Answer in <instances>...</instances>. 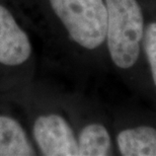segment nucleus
Returning <instances> with one entry per match:
<instances>
[{"label": "nucleus", "instance_id": "obj_1", "mask_svg": "<svg viewBox=\"0 0 156 156\" xmlns=\"http://www.w3.org/2000/svg\"><path fill=\"white\" fill-rule=\"evenodd\" d=\"M48 64L79 80L108 71L105 0H14Z\"/></svg>", "mask_w": 156, "mask_h": 156}, {"label": "nucleus", "instance_id": "obj_2", "mask_svg": "<svg viewBox=\"0 0 156 156\" xmlns=\"http://www.w3.org/2000/svg\"><path fill=\"white\" fill-rule=\"evenodd\" d=\"M107 56L110 70L128 88L150 101L144 55L147 11L143 0H105Z\"/></svg>", "mask_w": 156, "mask_h": 156}, {"label": "nucleus", "instance_id": "obj_3", "mask_svg": "<svg viewBox=\"0 0 156 156\" xmlns=\"http://www.w3.org/2000/svg\"><path fill=\"white\" fill-rule=\"evenodd\" d=\"M10 93L23 110L39 156H79L62 90L36 79Z\"/></svg>", "mask_w": 156, "mask_h": 156}, {"label": "nucleus", "instance_id": "obj_4", "mask_svg": "<svg viewBox=\"0 0 156 156\" xmlns=\"http://www.w3.org/2000/svg\"><path fill=\"white\" fill-rule=\"evenodd\" d=\"M33 33L14 5L0 1V93L26 88L37 79Z\"/></svg>", "mask_w": 156, "mask_h": 156}, {"label": "nucleus", "instance_id": "obj_5", "mask_svg": "<svg viewBox=\"0 0 156 156\" xmlns=\"http://www.w3.org/2000/svg\"><path fill=\"white\" fill-rule=\"evenodd\" d=\"M79 156L117 155L111 108L80 91H63Z\"/></svg>", "mask_w": 156, "mask_h": 156}, {"label": "nucleus", "instance_id": "obj_6", "mask_svg": "<svg viewBox=\"0 0 156 156\" xmlns=\"http://www.w3.org/2000/svg\"><path fill=\"white\" fill-rule=\"evenodd\" d=\"M117 155L156 156V111L111 108Z\"/></svg>", "mask_w": 156, "mask_h": 156}, {"label": "nucleus", "instance_id": "obj_7", "mask_svg": "<svg viewBox=\"0 0 156 156\" xmlns=\"http://www.w3.org/2000/svg\"><path fill=\"white\" fill-rule=\"evenodd\" d=\"M0 156H39L23 110L10 92L0 93Z\"/></svg>", "mask_w": 156, "mask_h": 156}, {"label": "nucleus", "instance_id": "obj_8", "mask_svg": "<svg viewBox=\"0 0 156 156\" xmlns=\"http://www.w3.org/2000/svg\"><path fill=\"white\" fill-rule=\"evenodd\" d=\"M143 1L147 11L144 38V55L151 92L149 102L156 111V11L145 0Z\"/></svg>", "mask_w": 156, "mask_h": 156}, {"label": "nucleus", "instance_id": "obj_9", "mask_svg": "<svg viewBox=\"0 0 156 156\" xmlns=\"http://www.w3.org/2000/svg\"><path fill=\"white\" fill-rule=\"evenodd\" d=\"M145 1H146V2H147V3H148V4H149V5H150V6H151V7H152V8H153V9H154V10L156 11V4H155V3H154V2H152V1H151V0H145Z\"/></svg>", "mask_w": 156, "mask_h": 156}, {"label": "nucleus", "instance_id": "obj_10", "mask_svg": "<svg viewBox=\"0 0 156 156\" xmlns=\"http://www.w3.org/2000/svg\"><path fill=\"white\" fill-rule=\"evenodd\" d=\"M0 1H4V2H8L10 3V4L14 5V0H0Z\"/></svg>", "mask_w": 156, "mask_h": 156}, {"label": "nucleus", "instance_id": "obj_11", "mask_svg": "<svg viewBox=\"0 0 156 156\" xmlns=\"http://www.w3.org/2000/svg\"><path fill=\"white\" fill-rule=\"evenodd\" d=\"M151 1H152V2H154L155 4H156V0H151Z\"/></svg>", "mask_w": 156, "mask_h": 156}]
</instances>
